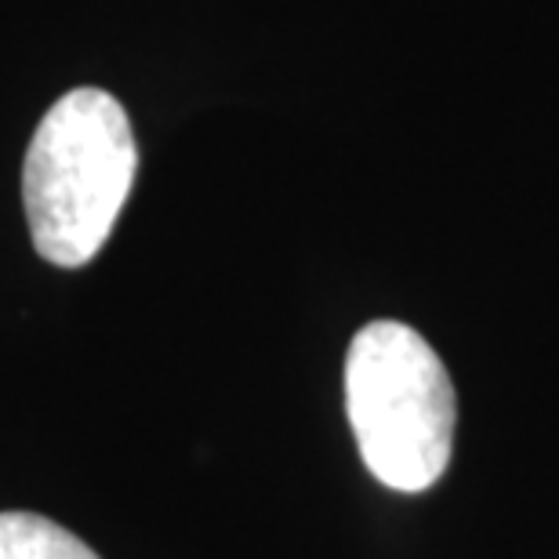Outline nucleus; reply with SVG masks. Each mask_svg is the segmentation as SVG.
Here are the masks:
<instances>
[{
  "label": "nucleus",
  "instance_id": "obj_1",
  "mask_svg": "<svg viewBox=\"0 0 559 559\" xmlns=\"http://www.w3.org/2000/svg\"><path fill=\"white\" fill-rule=\"evenodd\" d=\"M139 171L124 106L103 87L62 95L29 139L22 207L44 262L81 270L103 251Z\"/></svg>",
  "mask_w": 559,
  "mask_h": 559
},
{
  "label": "nucleus",
  "instance_id": "obj_2",
  "mask_svg": "<svg viewBox=\"0 0 559 559\" xmlns=\"http://www.w3.org/2000/svg\"><path fill=\"white\" fill-rule=\"evenodd\" d=\"M345 411L378 484L421 495L451 465L457 400L436 349L400 320H374L345 356Z\"/></svg>",
  "mask_w": 559,
  "mask_h": 559
},
{
  "label": "nucleus",
  "instance_id": "obj_3",
  "mask_svg": "<svg viewBox=\"0 0 559 559\" xmlns=\"http://www.w3.org/2000/svg\"><path fill=\"white\" fill-rule=\"evenodd\" d=\"M0 559H98L95 549L37 512H0Z\"/></svg>",
  "mask_w": 559,
  "mask_h": 559
}]
</instances>
